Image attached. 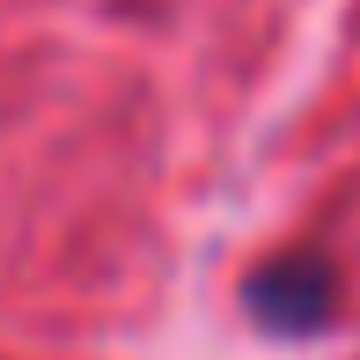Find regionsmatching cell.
Segmentation results:
<instances>
[{"mask_svg":"<svg viewBox=\"0 0 360 360\" xmlns=\"http://www.w3.org/2000/svg\"><path fill=\"white\" fill-rule=\"evenodd\" d=\"M243 309H250L257 331L272 338H309L331 323V265L309 250H287L272 257V265H257L250 280H243Z\"/></svg>","mask_w":360,"mask_h":360,"instance_id":"1","label":"cell"}]
</instances>
